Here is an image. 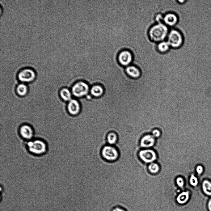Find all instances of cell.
I'll return each mask as SVG.
<instances>
[{"label":"cell","instance_id":"cell-1","mask_svg":"<svg viewBox=\"0 0 211 211\" xmlns=\"http://www.w3.org/2000/svg\"><path fill=\"white\" fill-rule=\"evenodd\" d=\"M26 147L29 153L35 156H41L46 154L48 151L47 142L44 140L40 138H33L27 142Z\"/></svg>","mask_w":211,"mask_h":211},{"label":"cell","instance_id":"cell-2","mask_svg":"<svg viewBox=\"0 0 211 211\" xmlns=\"http://www.w3.org/2000/svg\"><path fill=\"white\" fill-rule=\"evenodd\" d=\"M168 28L164 24L159 23L152 26L149 31L150 40L154 42H160L168 36Z\"/></svg>","mask_w":211,"mask_h":211},{"label":"cell","instance_id":"cell-3","mask_svg":"<svg viewBox=\"0 0 211 211\" xmlns=\"http://www.w3.org/2000/svg\"><path fill=\"white\" fill-rule=\"evenodd\" d=\"M90 87L88 83L83 81L75 83L71 88L72 94L75 98L84 97L90 94Z\"/></svg>","mask_w":211,"mask_h":211},{"label":"cell","instance_id":"cell-4","mask_svg":"<svg viewBox=\"0 0 211 211\" xmlns=\"http://www.w3.org/2000/svg\"><path fill=\"white\" fill-rule=\"evenodd\" d=\"M101 154L102 158L109 162L116 161L119 157L118 149L113 145H108L104 146L101 149Z\"/></svg>","mask_w":211,"mask_h":211},{"label":"cell","instance_id":"cell-5","mask_svg":"<svg viewBox=\"0 0 211 211\" xmlns=\"http://www.w3.org/2000/svg\"><path fill=\"white\" fill-rule=\"evenodd\" d=\"M167 42L170 47L177 48L182 44L183 39L181 33L175 29H173L169 32Z\"/></svg>","mask_w":211,"mask_h":211},{"label":"cell","instance_id":"cell-6","mask_svg":"<svg viewBox=\"0 0 211 211\" xmlns=\"http://www.w3.org/2000/svg\"><path fill=\"white\" fill-rule=\"evenodd\" d=\"M117 58L118 62L121 65L126 67L129 65L132 62L133 57L130 51L124 49L119 52Z\"/></svg>","mask_w":211,"mask_h":211},{"label":"cell","instance_id":"cell-7","mask_svg":"<svg viewBox=\"0 0 211 211\" xmlns=\"http://www.w3.org/2000/svg\"><path fill=\"white\" fill-rule=\"evenodd\" d=\"M36 77L34 71L30 68H25L20 71L18 74L19 80L24 82H30L33 81Z\"/></svg>","mask_w":211,"mask_h":211},{"label":"cell","instance_id":"cell-8","mask_svg":"<svg viewBox=\"0 0 211 211\" xmlns=\"http://www.w3.org/2000/svg\"><path fill=\"white\" fill-rule=\"evenodd\" d=\"M139 155L141 160L146 163L153 162L157 158L155 152L151 149H146L141 150L139 152Z\"/></svg>","mask_w":211,"mask_h":211},{"label":"cell","instance_id":"cell-9","mask_svg":"<svg viewBox=\"0 0 211 211\" xmlns=\"http://www.w3.org/2000/svg\"><path fill=\"white\" fill-rule=\"evenodd\" d=\"M19 133L22 139L27 142L34 138L33 131L28 125H24L22 126L19 129Z\"/></svg>","mask_w":211,"mask_h":211},{"label":"cell","instance_id":"cell-10","mask_svg":"<svg viewBox=\"0 0 211 211\" xmlns=\"http://www.w3.org/2000/svg\"><path fill=\"white\" fill-rule=\"evenodd\" d=\"M67 108L69 113L72 116L78 115L81 110L80 103L76 98L72 99L68 102Z\"/></svg>","mask_w":211,"mask_h":211},{"label":"cell","instance_id":"cell-11","mask_svg":"<svg viewBox=\"0 0 211 211\" xmlns=\"http://www.w3.org/2000/svg\"><path fill=\"white\" fill-rule=\"evenodd\" d=\"M125 71L129 77L135 79L139 78L141 75L140 70L134 65H129L126 67Z\"/></svg>","mask_w":211,"mask_h":211},{"label":"cell","instance_id":"cell-12","mask_svg":"<svg viewBox=\"0 0 211 211\" xmlns=\"http://www.w3.org/2000/svg\"><path fill=\"white\" fill-rule=\"evenodd\" d=\"M155 141V137L152 134H146L141 138L140 141L141 146L145 148L151 147L154 145Z\"/></svg>","mask_w":211,"mask_h":211},{"label":"cell","instance_id":"cell-13","mask_svg":"<svg viewBox=\"0 0 211 211\" xmlns=\"http://www.w3.org/2000/svg\"><path fill=\"white\" fill-rule=\"evenodd\" d=\"M104 92V89L102 86L99 84H95L91 87L90 93L92 96L98 98L103 96Z\"/></svg>","mask_w":211,"mask_h":211},{"label":"cell","instance_id":"cell-14","mask_svg":"<svg viewBox=\"0 0 211 211\" xmlns=\"http://www.w3.org/2000/svg\"><path fill=\"white\" fill-rule=\"evenodd\" d=\"M177 15L173 13H169L166 14L163 17V20L165 24L170 26L176 25L178 21Z\"/></svg>","mask_w":211,"mask_h":211},{"label":"cell","instance_id":"cell-15","mask_svg":"<svg viewBox=\"0 0 211 211\" xmlns=\"http://www.w3.org/2000/svg\"><path fill=\"white\" fill-rule=\"evenodd\" d=\"M118 135L117 133L113 131L108 132L107 134L106 139L108 145H113L117 142Z\"/></svg>","mask_w":211,"mask_h":211},{"label":"cell","instance_id":"cell-16","mask_svg":"<svg viewBox=\"0 0 211 211\" xmlns=\"http://www.w3.org/2000/svg\"><path fill=\"white\" fill-rule=\"evenodd\" d=\"M201 187L205 194L211 196V181L208 179L204 180L202 183Z\"/></svg>","mask_w":211,"mask_h":211},{"label":"cell","instance_id":"cell-17","mask_svg":"<svg viewBox=\"0 0 211 211\" xmlns=\"http://www.w3.org/2000/svg\"><path fill=\"white\" fill-rule=\"evenodd\" d=\"M60 95L62 98L65 101H69L72 98V93L69 89L64 88L60 91Z\"/></svg>","mask_w":211,"mask_h":211},{"label":"cell","instance_id":"cell-18","mask_svg":"<svg viewBox=\"0 0 211 211\" xmlns=\"http://www.w3.org/2000/svg\"><path fill=\"white\" fill-rule=\"evenodd\" d=\"M189 198V193L188 192H184L177 196L176 200L178 203L183 204L186 203Z\"/></svg>","mask_w":211,"mask_h":211},{"label":"cell","instance_id":"cell-19","mask_svg":"<svg viewBox=\"0 0 211 211\" xmlns=\"http://www.w3.org/2000/svg\"><path fill=\"white\" fill-rule=\"evenodd\" d=\"M170 47L168 42L165 41L159 42L157 45V49L159 52L162 53H165L167 52Z\"/></svg>","mask_w":211,"mask_h":211},{"label":"cell","instance_id":"cell-20","mask_svg":"<svg viewBox=\"0 0 211 211\" xmlns=\"http://www.w3.org/2000/svg\"><path fill=\"white\" fill-rule=\"evenodd\" d=\"M27 87L25 85L21 84L19 85L17 87V91L18 94L21 96L25 95L27 92Z\"/></svg>","mask_w":211,"mask_h":211},{"label":"cell","instance_id":"cell-21","mask_svg":"<svg viewBox=\"0 0 211 211\" xmlns=\"http://www.w3.org/2000/svg\"><path fill=\"white\" fill-rule=\"evenodd\" d=\"M159 167L158 165L156 163L152 162L149 165L148 169L149 171L152 174L157 173L159 170Z\"/></svg>","mask_w":211,"mask_h":211},{"label":"cell","instance_id":"cell-22","mask_svg":"<svg viewBox=\"0 0 211 211\" xmlns=\"http://www.w3.org/2000/svg\"><path fill=\"white\" fill-rule=\"evenodd\" d=\"M190 184L193 186H196L198 184V178L194 174L191 175L189 179Z\"/></svg>","mask_w":211,"mask_h":211},{"label":"cell","instance_id":"cell-23","mask_svg":"<svg viewBox=\"0 0 211 211\" xmlns=\"http://www.w3.org/2000/svg\"><path fill=\"white\" fill-rule=\"evenodd\" d=\"M176 183L178 186L180 187L183 186L184 182L183 179L180 177H178L176 179Z\"/></svg>","mask_w":211,"mask_h":211},{"label":"cell","instance_id":"cell-24","mask_svg":"<svg viewBox=\"0 0 211 211\" xmlns=\"http://www.w3.org/2000/svg\"><path fill=\"white\" fill-rule=\"evenodd\" d=\"M155 137H158L161 135L160 131L157 129L153 130L152 132V134Z\"/></svg>","mask_w":211,"mask_h":211},{"label":"cell","instance_id":"cell-25","mask_svg":"<svg viewBox=\"0 0 211 211\" xmlns=\"http://www.w3.org/2000/svg\"><path fill=\"white\" fill-rule=\"evenodd\" d=\"M196 171L198 174L200 175L204 171V168L202 165H199L196 167Z\"/></svg>","mask_w":211,"mask_h":211},{"label":"cell","instance_id":"cell-26","mask_svg":"<svg viewBox=\"0 0 211 211\" xmlns=\"http://www.w3.org/2000/svg\"><path fill=\"white\" fill-rule=\"evenodd\" d=\"M112 211H126L123 208L119 206H116L113 208Z\"/></svg>","mask_w":211,"mask_h":211},{"label":"cell","instance_id":"cell-27","mask_svg":"<svg viewBox=\"0 0 211 211\" xmlns=\"http://www.w3.org/2000/svg\"><path fill=\"white\" fill-rule=\"evenodd\" d=\"M207 206L209 211H211V197L208 201Z\"/></svg>","mask_w":211,"mask_h":211},{"label":"cell","instance_id":"cell-28","mask_svg":"<svg viewBox=\"0 0 211 211\" xmlns=\"http://www.w3.org/2000/svg\"><path fill=\"white\" fill-rule=\"evenodd\" d=\"M178 2H179L180 3H183L184 2H185V0H179L178 1Z\"/></svg>","mask_w":211,"mask_h":211}]
</instances>
